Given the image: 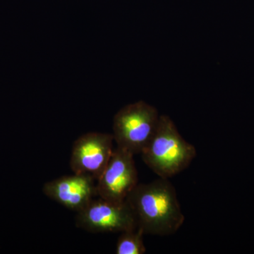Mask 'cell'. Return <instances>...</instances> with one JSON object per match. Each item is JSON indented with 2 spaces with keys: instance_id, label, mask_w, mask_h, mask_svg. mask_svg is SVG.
I'll return each mask as SVG.
<instances>
[{
  "instance_id": "6da1fadb",
  "label": "cell",
  "mask_w": 254,
  "mask_h": 254,
  "mask_svg": "<svg viewBox=\"0 0 254 254\" xmlns=\"http://www.w3.org/2000/svg\"><path fill=\"white\" fill-rule=\"evenodd\" d=\"M126 201L144 235H173L185 222L176 190L168 179L138 184Z\"/></svg>"
},
{
  "instance_id": "7a4b0ae2",
  "label": "cell",
  "mask_w": 254,
  "mask_h": 254,
  "mask_svg": "<svg viewBox=\"0 0 254 254\" xmlns=\"http://www.w3.org/2000/svg\"><path fill=\"white\" fill-rule=\"evenodd\" d=\"M141 155L159 177L169 179L190 166L196 150L184 139L170 117L160 115L158 128Z\"/></svg>"
},
{
  "instance_id": "3957f363",
  "label": "cell",
  "mask_w": 254,
  "mask_h": 254,
  "mask_svg": "<svg viewBox=\"0 0 254 254\" xmlns=\"http://www.w3.org/2000/svg\"><path fill=\"white\" fill-rule=\"evenodd\" d=\"M158 110L144 101L128 104L113 119V137L118 147L133 155L141 154L158 128Z\"/></svg>"
},
{
  "instance_id": "277c9868",
  "label": "cell",
  "mask_w": 254,
  "mask_h": 254,
  "mask_svg": "<svg viewBox=\"0 0 254 254\" xmlns=\"http://www.w3.org/2000/svg\"><path fill=\"white\" fill-rule=\"evenodd\" d=\"M77 213L76 226L91 233L123 232L138 228L134 215L126 200L115 202L100 197L93 198Z\"/></svg>"
},
{
  "instance_id": "5b68a950",
  "label": "cell",
  "mask_w": 254,
  "mask_h": 254,
  "mask_svg": "<svg viewBox=\"0 0 254 254\" xmlns=\"http://www.w3.org/2000/svg\"><path fill=\"white\" fill-rule=\"evenodd\" d=\"M134 155L117 147L104 172L98 179L97 190L100 198L123 202L138 185V172Z\"/></svg>"
},
{
  "instance_id": "8992f818",
  "label": "cell",
  "mask_w": 254,
  "mask_h": 254,
  "mask_svg": "<svg viewBox=\"0 0 254 254\" xmlns=\"http://www.w3.org/2000/svg\"><path fill=\"white\" fill-rule=\"evenodd\" d=\"M114 137L110 133L90 132L74 141L70 167L73 173L91 176L98 181L113 155Z\"/></svg>"
},
{
  "instance_id": "52a82bcc",
  "label": "cell",
  "mask_w": 254,
  "mask_h": 254,
  "mask_svg": "<svg viewBox=\"0 0 254 254\" xmlns=\"http://www.w3.org/2000/svg\"><path fill=\"white\" fill-rule=\"evenodd\" d=\"M95 182L88 175L73 173L47 182L43 190L50 199L78 213L98 196Z\"/></svg>"
},
{
  "instance_id": "ba28073f",
  "label": "cell",
  "mask_w": 254,
  "mask_h": 254,
  "mask_svg": "<svg viewBox=\"0 0 254 254\" xmlns=\"http://www.w3.org/2000/svg\"><path fill=\"white\" fill-rule=\"evenodd\" d=\"M117 243V254H143L146 249L143 242L144 233L141 229L121 232Z\"/></svg>"
}]
</instances>
